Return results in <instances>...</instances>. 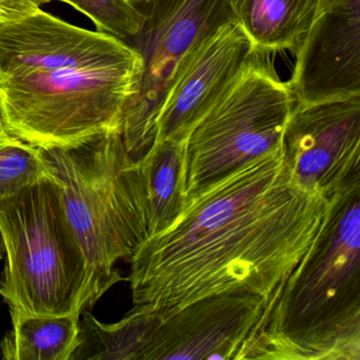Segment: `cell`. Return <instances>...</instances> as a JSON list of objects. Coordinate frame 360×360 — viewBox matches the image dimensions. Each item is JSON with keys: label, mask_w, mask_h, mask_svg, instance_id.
<instances>
[{"label": "cell", "mask_w": 360, "mask_h": 360, "mask_svg": "<svg viewBox=\"0 0 360 360\" xmlns=\"http://www.w3.org/2000/svg\"><path fill=\"white\" fill-rule=\"evenodd\" d=\"M280 149L292 180L328 201L360 184V96L296 102Z\"/></svg>", "instance_id": "cell-8"}, {"label": "cell", "mask_w": 360, "mask_h": 360, "mask_svg": "<svg viewBox=\"0 0 360 360\" xmlns=\"http://www.w3.org/2000/svg\"><path fill=\"white\" fill-rule=\"evenodd\" d=\"M269 56L257 50L235 83L183 140L185 200L281 146L297 101Z\"/></svg>", "instance_id": "cell-6"}, {"label": "cell", "mask_w": 360, "mask_h": 360, "mask_svg": "<svg viewBox=\"0 0 360 360\" xmlns=\"http://www.w3.org/2000/svg\"><path fill=\"white\" fill-rule=\"evenodd\" d=\"M60 183L67 218L87 261L86 309L124 280L115 264L131 260L148 238V201L141 162L121 132L39 148Z\"/></svg>", "instance_id": "cell-4"}, {"label": "cell", "mask_w": 360, "mask_h": 360, "mask_svg": "<svg viewBox=\"0 0 360 360\" xmlns=\"http://www.w3.org/2000/svg\"><path fill=\"white\" fill-rule=\"evenodd\" d=\"M4 126H3V123H1V117H0V132L1 131H4Z\"/></svg>", "instance_id": "cell-20"}, {"label": "cell", "mask_w": 360, "mask_h": 360, "mask_svg": "<svg viewBox=\"0 0 360 360\" xmlns=\"http://www.w3.org/2000/svg\"><path fill=\"white\" fill-rule=\"evenodd\" d=\"M288 83L300 104L360 96V0H318Z\"/></svg>", "instance_id": "cell-10"}, {"label": "cell", "mask_w": 360, "mask_h": 360, "mask_svg": "<svg viewBox=\"0 0 360 360\" xmlns=\"http://www.w3.org/2000/svg\"><path fill=\"white\" fill-rule=\"evenodd\" d=\"M136 6L144 26L124 41L140 54L143 68L120 132L129 155L141 160L155 142V120L176 77L201 44L235 18L231 0H146Z\"/></svg>", "instance_id": "cell-7"}, {"label": "cell", "mask_w": 360, "mask_h": 360, "mask_svg": "<svg viewBox=\"0 0 360 360\" xmlns=\"http://www.w3.org/2000/svg\"><path fill=\"white\" fill-rule=\"evenodd\" d=\"M183 140L155 142L139 160L148 201V238L174 223L184 207L182 189Z\"/></svg>", "instance_id": "cell-15"}, {"label": "cell", "mask_w": 360, "mask_h": 360, "mask_svg": "<svg viewBox=\"0 0 360 360\" xmlns=\"http://www.w3.org/2000/svg\"><path fill=\"white\" fill-rule=\"evenodd\" d=\"M318 0H231L236 22L255 47L266 53L297 54Z\"/></svg>", "instance_id": "cell-12"}, {"label": "cell", "mask_w": 360, "mask_h": 360, "mask_svg": "<svg viewBox=\"0 0 360 360\" xmlns=\"http://www.w3.org/2000/svg\"><path fill=\"white\" fill-rule=\"evenodd\" d=\"M257 50L235 20L203 41L162 104L155 120V142L184 140L235 83Z\"/></svg>", "instance_id": "cell-11"}, {"label": "cell", "mask_w": 360, "mask_h": 360, "mask_svg": "<svg viewBox=\"0 0 360 360\" xmlns=\"http://www.w3.org/2000/svg\"><path fill=\"white\" fill-rule=\"evenodd\" d=\"M244 359L360 360V184L328 200Z\"/></svg>", "instance_id": "cell-3"}, {"label": "cell", "mask_w": 360, "mask_h": 360, "mask_svg": "<svg viewBox=\"0 0 360 360\" xmlns=\"http://www.w3.org/2000/svg\"><path fill=\"white\" fill-rule=\"evenodd\" d=\"M142 68L140 54L122 39L43 10L0 24L4 129L39 148L120 130Z\"/></svg>", "instance_id": "cell-2"}, {"label": "cell", "mask_w": 360, "mask_h": 360, "mask_svg": "<svg viewBox=\"0 0 360 360\" xmlns=\"http://www.w3.org/2000/svg\"><path fill=\"white\" fill-rule=\"evenodd\" d=\"M130 1H131V3H134V5H140V4L145 3L146 0H130Z\"/></svg>", "instance_id": "cell-19"}, {"label": "cell", "mask_w": 360, "mask_h": 360, "mask_svg": "<svg viewBox=\"0 0 360 360\" xmlns=\"http://www.w3.org/2000/svg\"><path fill=\"white\" fill-rule=\"evenodd\" d=\"M53 176V170L39 147L6 130L0 132V203L29 185Z\"/></svg>", "instance_id": "cell-16"}, {"label": "cell", "mask_w": 360, "mask_h": 360, "mask_svg": "<svg viewBox=\"0 0 360 360\" xmlns=\"http://www.w3.org/2000/svg\"><path fill=\"white\" fill-rule=\"evenodd\" d=\"M267 303L248 292L198 299L160 320L143 360H241L262 326Z\"/></svg>", "instance_id": "cell-9"}, {"label": "cell", "mask_w": 360, "mask_h": 360, "mask_svg": "<svg viewBox=\"0 0 360 360\" xmlns=\"http://www.w3.org/2000/svg\"><path fill=\"white\" fill-rule=\"evenodd\" d=\"M69 4L87 15L98 32L122 41L136 37L142 31L145 15L130 0H58Z\"/></svg>", "instance_id": "cell-17"}, {"label": "cell", "mask_w": 360, "mask_h": 360, "mask_svg": "<svg viewBox=\"0 0 360 360\" xmlns=\"http://www.w3.org/2000/svg\"><path fill=\"white\" fill-rule=\"evenodd\" d=\"M77 345L70 360H143L161 318L140 305L120 321H98L90 311H82Z\"/></svg>", "instance_id": "cell-13"}, {"label": "cell", "mask_w": 360, "mask_h": 360, "mask_svg": "<svg viewBox=\"0 0 360 360\" xmlns=\"http://www.w3.org/2000/svg\"><path fill=\"white\" fill-rule=\"evenodd\" d=\"M81 314L13 316V330L1 343L4 359L70 360Z\"/></svg>", "instance_id": "cell-14"}, {"label": "cell", "mask_w": 360, "mask_h": 360, "mask_svg": "<svg viewBox=\"0 0 360 360\" xmlns=\"http://www.w3.org/2000/svg\"><path fill=\"white\" fill-rule=\"evenodd\" d=\"M326 207L292 180L281 149L245 164L189 197L170 226L143 242L129 261L134 305L164 319L204 297L248 292L267 303V317Z\"/></svg>", "instance_id": "cell-1"}, {"label": "cell", "mask_w": 360, "mask_h": 360, "mask_svg": "<svg viewBox=\"0 0 360 360\" xmlns=\"http://www.w3.org/2000/svg\"><path fill=\"white\" fill-rule=\"evenodd\" d=\"M0 237L6 254L0 295L12 317L85 311L87 261L56 176L0 203Z\"/></svg>", "instance_id": "cell-5"}, {"label": "cell", "mask_w": 360, "mask_h": 360, "mask_svg": "<svg viewBox=\"0 0 360 360\" xmlns=\"http://www.w3.org/2000/svg\"><path fill=\"white\" fill-rule=\"evenodd\" d=\"M52 0H0V24L22 20Z\"/></svg>", "instance_id": "cell-18"}]
</instances>
